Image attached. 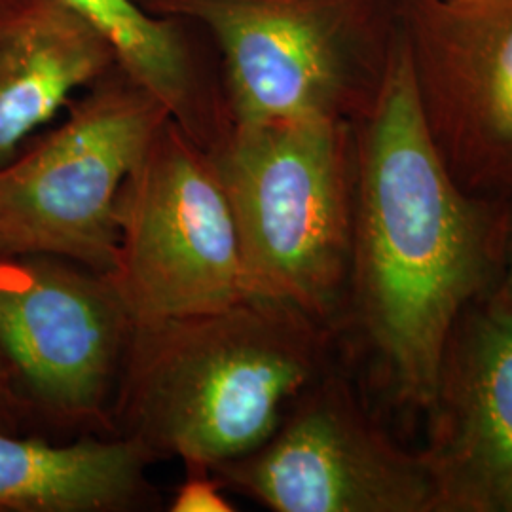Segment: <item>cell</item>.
Here are the masks:
<instances>
[{"instance_id": "1", "label": "cell", "mask_w": 512, "mask_h": 512, "mask_svg": "<svg viewBox=\"0 0 512 512\" xmlns=\"http://www.w3.org/2000/svg\"><path fill=\"white\" fill-rule=\"evenodd\" d=\"M357 171L351 258L366 329L404 401L431 408L452 334L490 275L494 217L440 154L401 25Z\"/></svg>"}, {"instance_id": "2", "label": "cell", "mask_w": 512, "mask_h": 512, "mask_svg": "<svg viewBox=\"0 0 512 512\" xmlns=\"http://www.w3.org/2000/svg\"><path fill=\"white\" fill-rule=\"evenodd\" d=\"M131 338L135 439L205 467L260 448L317 368L310 315L249 296L217 313L137 325Z\"/></svg>"}, {"instance_id": "3", "label": "cell", "mask_w": 512, "mask_h": 512, "mask_svg": "<svg viewBox=\"0 0 512 512\" xmlns=\"http://www.w3.org/2000/svg\"><path fill=\"white\" fill-rule=\"evenodd\" d=\"M207 150L236 224L245 296L329 311L353 256L348 122L228 124Z\"/></svg>"}, {"instance_id": "4", "label": "cell", "mask_w": 512, "mask_h": 512, "mask_svg": "<svg viewBox=\"0 0 512 512\" xmlns=\"http://www.w3.org/2000/svg\"><path fill=\"white\" fill-rule=\"evenodd\" d=\"M139 2L213 40L228 124L365 114L399 25L397 0Z\"/></svg>"}, {"instance_id": "5", "label": "cell", "mask_w": 512, "mask_h": 512, "mask_svg": "<svg viewBox=\"0 0 512 512\" xmlns=\"http://www.w3.org/2000/svg\"><path fill=\"white\" fill-rule=\"evenodd\" d=\"M169 112L118 65L35 147L0 165V253L71 258L109 274L116 205Z\"/></svg>"}, {"instance_id": "6", "label": "cell", "mask_w": 512, "mask_h": 512, "mask_svg": "<svg viewBox=\"0 0 512 512\" xmlns=\"http://www.w3.org/2000/svg\"><path fill=\"white\" fill-rule=\"evenodd\" d=\"M109 277L133 327L217 313L245 296L238 232L207 148L165 120L120 190Z\"/></svg>"}, {"instance_id": "7", "label": "cell", "mask_w": 512, "mask_h": 512, "mask_svg": "<svg viewBox=\"0 0 512 512\" xmlns=\"http://www.w3.org/2000/svg\"><path fill=\"white\" fill-rule=\"evenodd\" d=\"M277 512L437 511L425 456L397 446L342 385H323L255 452L220 463Z\"/></svg>"}, {"instance_id": "8", "label": "cell", "mask_w": 512, "mask_h": 512, "mask_svg": "<svg viewBox=\"0 0 512 512\" xmlns=\"http://www.w3.org/2000/svg\"><path fill=\"white\" fill-rule=\"evenodd\" d=\"M397 16L454 179L512 184V0H397Z\"/></svg>"}, {"instance_id": "9", "label": "cell", "mask_w": 512, "mask_h": 512, "mask_svg": "<svg viewBox=\"0 0 512 512\" xmlns=\"http://www.w3.org/2000/svg\"><path fill=\"white\" fill-rule=\"evenodd\" d=\"M131 330L107 275L44 255H0V349L50 408L97 412Z\"/></svg>"}, {"instance_id": "10", "label": "cell", "mask_w": 512, "mask_h": 512, "mask_svg": "<svg viewBox=\"0 0 512 512\" xmlns=\"http://www.w3.org/2000/svg\"><path fill=\"white\" fill-rule=\"evenodd\" d=\"M423 454L439 512H512V304L494 294L456 327Z\"/></svg>"}, {"instance_id": "11", "label": "cell", "mask_w": 512, "mask_h": 512, "mask_svg": "<svg viewBox=\"0 0 512 512\" xmlns=\"http://www.w3.org/2000/svg\"><path fill=\"white\" fill-rule=\"evenodd\" d=\"M116 65L109 42L67 0H0V165Z\"/></svg>"}, {"instance_id": "12", "label": "cell", "mask_w": 512, "mask_h": 512, "mask_svg": "<svg viewBox=\"0 0 512 512\" xmlns=\"http://www.w3.org/2000/svg\"><path fill=\"white\" fill-rule=\"evenodd\" d=\"M137 439L52 446L0 431V511L99 512L128 507L145 484Z\"/></svg>"}, {"instance_id": "13", "label": "cell", "mask_w": 512, "mask_h": 512, "mask_svg": "<svg viewBox=\"0 0 512 512\" xmlns=\"http://www.w3.org/2000/svg\"><path fill=\"white\" fill-rule=\"evenodd\" d=\"M67 2L109 42L118 67L154 95L194 141L205 148L215 143L224 124L205 88L188 23L156 16L139 0Z\"/></svg>"}, {"instance_id": "14", "label": "cell", "mask_w": 512, "mask_h": 512, "mask_svg": "<svg viewBox=\"0 0 512 512\" xmlns=\"http://www.w3.org/2000/svg\"><path fill=\"white\" fill-rule=\"evenodd\" d=\"M173 512H232L234 505L220 494L219 484L205 475H188L173 499Z\"/></svg>"}, {"instance_id": "15", "label": "cell", "mask_w": 512, "mask_h": 512, "mask_svg": "<svg viewBox=\"0 0 512 512\" xmlns=\"http://www.w3.org/2000/svg\"><path fill=\"white\" fill-rule=\"evenodd\" d=\"M12 406H14V397H12L6 380H4V374L0 370V431L12 418Z\"/></svg>"}, {"instance_id": "16", "label": "cell", "mask_w": 512, "mask_h": 512, "mask_svg": "<svg viewBox=\"0 0 512 512\" xmlns=\"http://www.w3.org/2000/svg\"><path fill=\"white\" fill-rule=\"evenodd\" d=\"M503 293L507 294V298H509V302L512 304V245L511 251H509V262H507V277H505Z\"/></svg>"}, {"instance_id": "17", "label": "cell", "mask_w": 512, "mask_h": 512, "mask_svg": "<svg viewBox=\"0 0 512 512\" xmlns=\"http://www.w3.org/2000/svg\"><path fill=\"white\" fill-rule=\"evenodd\" d=\"M0 255H2V253H0Z\"/></svg>"}]
</instances>
